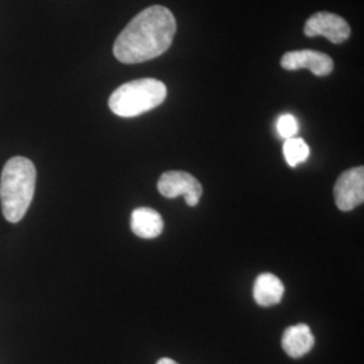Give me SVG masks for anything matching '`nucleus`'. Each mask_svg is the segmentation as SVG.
I'll use <instances>...</instances> for the list:
<instances>
[{
    "label": "nucleus",
    "instance_id": "f257e3e1",
    "mask_svg": "<svg viewBox=\"0 0 364 364\" xmlns=\"http://www.w3.org/2000/svg\"><path fill=\"white\" fill-rule=\"evenodd\" d=\"M177 31L173 13L151 6L135 15L114 43V55L122 64H141L169 50Z\"/></svg>",
    "mask_w": 364,
    "mask_h": 364
},
{
    "label": "nucleus",
    "instance_id": "f03ea898",
    "mask_svg": "<svg viewBox=\"0 0 364 364\" xmlns=\"http://www.w3.org/2000/svg\"><path fill=\"white\" fill-rule=\"evenodd\" d=\"M37 170L25 156L9 159L0 177V203L6 220H22L36 192Z\"/></svg>",
    "mask_w": 364,
    "mask_h": 364
},
{
    "label": "nucleus",
    "instance_id": "7ed1b4c3",
    "mask_svg": "<svg viewBox=\"0 0 364 364\" xmlns=\"http://www.w3.org/2000/svg\"><path fill=\"white\" fill-rule=\"evenodd\" d=\"M168 88L156 78H139L120 85L109 96V109L120 117H135L149 112L166 100Z\"/></svg>",
    "mask_w": 364,
    "mask_h": 364
},
{
    "label": "nucleus",
    "instance_id": "20e7f679",
    "mask_svg": "<svg viewBox=\"0 0 364 364\" xmlns=\"http://www.w3.org/2000/svg\"><path fill=\"white\" fill-rule=\"evenodd\" d=\"M159 193L168 198L183 196L189 207H196L203 195V186L198 180L186 171H166L158 181Z\"/></svg>",
    "mask_w": 364,
    "mask_h": 364
},
{
    "label": "nucleus",
    "instance_id": "39448f33",
    "mask_svg": "<svg viewBox=\"0 0 364 364\" xmlns=\"http://www.w3.org/2000/svg\"><path fill=\"white\" fill-rule=\"evenodd\" d=\"M304 33L306 37L323 36L332 43H343L351 37V27L348 22L338 14L320 11L313 14L306 21Z\"/></svg>",
    "mask_w": 364,
    "mask_h": 364
},
{
    "label": "nucleus",
    "instance_id": "423d86ee",
    "mask_svg": "<svg viewBox=\"0 0 364 364\" xmlns=\"http://www.w3.org/2000/svg\"><path fill=\"white\" fill-rule=\"evenodd\" d=\"M335 203L343 212L362 205L364 201V168L346 170L335 183Z\"/></svg>",
    "mask_w": 364,
    "mask_h": 364
},
{
    "label": "nucleus",
    "instance_id": "0eeeda50",
    "mask_svg": "<svg viewBox=\"0 0 364 364\" xmlns=\"http://www.w3.org/2000/svg\"><path fill=\"white\" fill-rule=\"evenodd\" d=\"M281 66L287 70L309 69L314 76L326 77L332 73L335 64L326 53L305 49L285 53L281 58Z\"/></svg>",
    "mask_w": 364,
    "mask_h": 364
},
{
    "label": "nucleus",
    "instance_id": "6e6552de",
    "mask_svg": "<svg viewBox=\"0 0 364 364\" xmlns=\"http://www.w3.org/2000/svg\"><path fill=\"white\" fill-rule=\"evenodd\" d=\"M314 346V336L306 324H297L287 328L282 336V348L290 358L299 359L311 351Z\"/></svg>",
    "mask_w": 364,
    "mask_h": 364
},
{
    "label": "nucleus",
    "instance_id": "1a4fd4ad",
    "mask_svg": "<svg viewBox=\"0 0 364 364\" xmlns=\"http://www.w3.org/2000/svg\"><path fill=\"white\" fill-rule=\"evenodd\" d=\"M131 230L136 236L144 239L158 237L164 231L162 216L154 209L147 207L136 208L131 213Z\"/></svg>",
    "mask_w": 364,
    "mask_h": 364
},
{
    "label": "nucleus",
    "instance_id": "9d476101",
    "mask_svg": "<svg viewBox=\"0 0 364 364\" xmlns=\"http://www.w3.org/2000/svg\"><path fill=\"white\" fill-rule=\"evenodd\" d=\"M285 293L282 281L272 273L260 274L254 285V299L259 306H273L281 302Z\"/></svg>",
    "mask_w": 364,
    "mask_h": 364
},
{
    "label": "nucleus",
    "instance_id": "9b49d317",
    "mask_svg": "<svg viewBox=\"0 0 364 364\" xmlns=\"http://www.w3.org/2000/svg\"><path fill=\"white\" fill-rule=\"evenodd\" d=\"M282 150H284V156L287 159V165L291 168H296L299 164L305 162L311 153L309 146L306 144V142L297 136L287 139Z\"/></svg>",
    "mask_w": 364,
    "mask_h": 364
},
{
    "label": "nucleus",
    "instance_id": "f8f14e48",
    "mask_svg": "<svg viewBox=\"0 0 364 364\" xmlns=\"http://www.w3.org/2000/svg\"><path fill=\"white\" fill-rule=\"evenodd\" d=\"M277 130H278V134L285 139L294 138L299 132V122L290 114L282 115L277 122Z\"/></svg>",
    "mask_w": 364,
    "mask_h": 364
},
{
    "label": "nucleus",
    "instance_id": "ddd939ff",
    "mask_svg": "<svg viewBox=\"0 0 364 364\" xmlns=\"http://www.w3.org/2000/svg\"><path fill=\"white\" fill-rule=\"evenodd\" d=\"M156 364H178L177 362H174L173 359H169V358H162V359H159L158 360V363Z\"/></svg>",
    "mask_w": 364,
    "mask_h": 364
}]
</instances>
